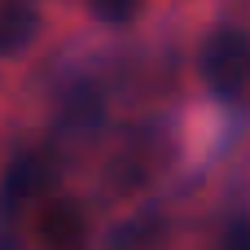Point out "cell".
Here are the masks:
<instances>
[{
  "label": "cell",
  "instance_id": "cell-1",
  "mask_svg": "<svg viewBox=\"0 0 250 250\" xmlns=\"http://www.w3.org/2000/svg\"><path fill=\"white\" fill-rule=\"evenodd\" d=\"M202 79L215 97L237 101L250 88V40L237 26H220L202 44Z\"/></svg>",
  "mask_w": 250,
  "mask_h": 250
},
{
  "label": "cell",
  "instance_id": "cell-2",
  "mask_svg": "<svg viewBox=\"0 0 250 250\" xmlns=\"http://www.w3.org/2000/svg\"><path fill=\"white\" fill-rule=\"evenodd\" d=\"M40 250H88V229L75 202H48L35 220Z\"/></svg>",
  "mask_w": 250,
  "mask_h": 250
},
{
  "label": "cell",
  "instance_id": "cell-3",
  "mask_svg": "<svg viewBox=\"0 0 250 250\" xmlns=\"http://www.w3.org/2000/svg\"><path fill=\"white\" fill-rule=\"evenodd\" d=\"M44 189V163L40 158H18L13 171L4 176V198H0V215H13L22 202H31Z\"/></svg>",
  "mask_w": 250,
  "mask_h": 250
},
{
  "label": "cell",
  "instance_id": "cell-4",
  "mask_svg": "<svg viewBox=\"0 0 250 250\" xmlns=\"http://www.w3.org/2000/svg\"><path fill=\"white\" fill-rule=\"evenodd\" d=\"M35 35V9L31 0H4L0 4V57L18 53Z\"/></svg>",
  "mask_w": 250,
  "mask_h": 250
},
{
  "label": "cell",
  "instance_id": "cell-5",
  "mask_svg": "<svg viewBox=\"0 0 250 250\" xmlns=\"http://www.w3.org/2000/svg\"><path fill=\"white\" fill-rule=\"evenodd\" d=\"M88 9L101 18V22H132L141 0H88Z\"/></svg>",
  "mask_w": 250,
  "mask_h": 250
},
{
  "label": "cell",
  "instance_id": "cell-6",
  "mask_svg": "<svg viewBox=\"0 0 250 250\" xmlns=\"http://www.w3.org/2000/svg\"><path fill=\"white\" fill-rule=\"evenodd\" d=\"M220 250H250V224H233Z\"/></svg>",
  "mask_w": 250,
  "mask_h": 250
}]
</instances>
